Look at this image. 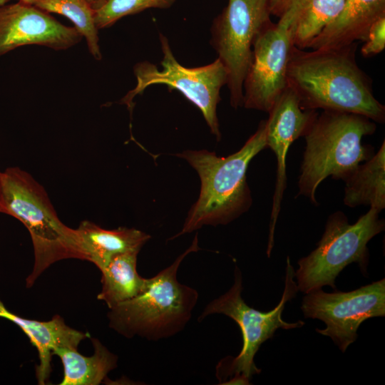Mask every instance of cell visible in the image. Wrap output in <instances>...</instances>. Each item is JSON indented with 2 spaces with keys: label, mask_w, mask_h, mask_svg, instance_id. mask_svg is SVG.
Returning <instances> with one entry per match:
<instances>
[{
  "label": "cell",
  "mask_w": 385,
  "mask_h": 385,
  "mask_svg": "<svg viewBox=\"0 0 385 385\" xmlns=\"http://www.w3.org/2000/svg\"><path fill=\"white\" fill-rule=\"evenodd\" d=\"M357 42L306 51L292 47L287 86L304 110L355 113L375 123L385 121V106L374 96L371 78L356 61Z\"/></svg>",
  "instance_id": "1"
},
{
  "label": "cell",
  "mask_w": 385,
  "mask_h": 385,
  "mask_svg": "<svg viewBox=\"0 0 385 385\" xmlns=\"http://www.w3.org/2000/svg\"><path fill=\"white\" fill-rule=\"evenodd\" d=\"M265 148L266 120H262L241 149L227 157H218L206 150L176 154L196 170L201 189L183 229L173 237L205 225L227 224L247 210L252 198L246 180L247 169L252 159Z\"/></svg>",
  "instance_id": "2"
},
{
  "label": "cell",
  "mask_w": 385,
  "mask_h": 385,
  "mask_svg": "<svg viewBox=\"0 0 385 385\" xmlns=\"http://www.w3.org/2000/svg\"><path fill=\"white\" fill-rule=\"evenodd\" d=\"M376 130V123L355 113L323 111L304 135L306 146L298 180V194L317 205L315 193L329 176L345 180L374 154L361 143Z\"/></svg>",
  "instance_id": "3"
},
{
  "label": "cell",
  "mask_w": 385,
  "mask_h": 385,
  "mask_svg": "<svg viewBox=\"0 0 385 385\" xmlns=\"http://www.w3.org/2000/svg\"><path fill=\"white\" fill-rule=\"evenodd\" d=\"M199 250L195 235L191 246L169 267L148 278L138 296L110 309L109 327L127 338L138 336L148 340L170 337L189 322L197 299V292L177 279L183 260Z\"/></svg>",
  "instance_id": "4"
},
{
  "label": "cell",
  "mask_w": 385,
  "mask_h": 385,
  "mask_svg": "<svg viewBox=\"0 0 385 385\" xmlns=\"http://www.w3.org/2000/svg\"><path fill=\"white\" fill-rule=\"evenodd\" d=\"M3 211L29 230L34 249V265L27 287L52 264L64 259L84 260L76 229L64 225L44 188L26 171L9 168L2 172Z\"/></svg>",
  "instance_id": "5"
},
{
  "label": "cell",
  "mask_w": 385,
  "mask_h": 385,
  "mask_svg": "<svg viewBox=\"0 0 385 385\" xmlns=\"http://www.w3.org/2000/svg\"><path fill=\"white\" fill-rule=\"evenodd\" d=\"M294 277V270L287 257L285 286L281 300L273 309L263 312L249 307L243 300L242 274L236 267L232 287L205 307L200 321L210 314H222L238 324L242 334L243 345L240 354L233 358L224 359L217 367V376L220 381L230 377L222 384H249L252 375L261 371L254 362L260 346L272 338L277 329H291L304 324L301 320L290 323L282 318L285 304L299 291Z\"/></svg>",
  "instance_id": "6"
},
{
  "label": "cell",
  "mask_w": 385,
  "mask_h": 385,
  "mask_svg": "<svg viewBox=\"0 0 385 385\" xmlns=\"http://www.w3.org/2000/svg\"><path fill=\"white\" fill-rule=\"evenodd\" d=\"M374 208L361 216L354 224L341 211L332 214L317 247L298 261L294 272L298 290L305 294L330 286L348 265L356 262L366 272L369 261L367 243L384 230V220Z\"/></svg>",
  "instance_id": "7"
},
{
  "label": "cell",
  "mask_w": 385,
  "mask_h": 385,
  "mask_svg": "<svg viewBox=\"0 0 385 385\" xmlns=\"http://www.w3.org/2000/svg\"><path fill=\"white\" fill-rule=\"evenodd\" d=\"M270 0H228L211 27V43L227 71L231 106L243 105V82L257 35L271 24Z\"/></svg>",
  "instance_id": "8"
},
{
  "label": "cell",
  "mask_w": 385,
  "mask_h": 385,
  "mask_svg": "<svg viewBox=\"0 0 385 385\" xmlns=\"http://www.w3.org/2000/svg\"><path fill=\"white\" fill-rule=\"evenodd\" d=\"M160 41L163 52L162 70L148 61L135 65L137 85L124 97L123 103L130 107L133 98L147 87L155 84L167 85L179 91L200 110L212 133L220 140L221 133L217 106L221 100V88L227 83L225 68L218 58L206 66L185 67L174 56L168 38L160 34Z\"/></svg>",
  "instance_id": "9"
},
{
  "label": "cell",
  "mask_w": 385,
  "mask_h": 385,
  "mask_svg": "<svg viewBox=\"0 0 385 385\" xmlns=\"http://www.w3.org/2000/svg\"><path fill=\"white\" fill-rule=\"evenodd\" d=\"M300 0H295L277 23L256 37L243 82V106L268 113L287 86V69L293 44V24Z\"/></svg>",
  "instance_id": "10"
},
{
  "label": "cell",
  "mask_w": 385,
  "mask_h": 385,
  "mask_svg": "<svg viewBox=\"0 0 385 385\" xmlns=\"http://www.w3.org/2000/svg\"><path fill=\"white\" fill-rule=\"evenodd\" d=\"M301 309L304 317L324 322L326 328L316 331L330 337L344 352L356 341L364 321L385 316V279L346 292H310L304 297Z\"/></svg>",
  "instance_id": "11"
},
{
  "label": "cell",
  "mask_w": 385,
  "mask_h": 385,
  "mask_svg": "<svg viewBox=\"0 0 385 385\" xmlns=\"http://www.w3.org/2000/svg\"><path fill=\"white\" fill-rule=\"evenodd\" d=\"M266 120L267 148L274 152L277 158V176L273 195L267 249L270 255L274 245V233L284 192L287 188L286 158L292 143L304 136L318 115L315 110H304L300 107L295 92L287 86L268 112Z\"/></svg>",
  "instance_id": "12"
},
{
  "label": "cell",
  "mask_w": 385,
  "mask_h": 385,
  "mask_svg": "<svg viewBox=\"0 0 385 385\" xmlns=\"http://www.w3.org/2000/svg\"><path fill=\"white\" fill-rule=\"evenodd\" d=\"M82 36L35 6L19 0L0 6V56L27 45L66 50Z\"/></svg>",
  "instance_id": "13"
},
{
  "label": "cell",
  "mask_w": 385,
  "mask_h": 385,
  "mask_svg": "<svg viewBox=\"0 0 385 385\" xmlns=\"http://www.w3.org/2000/svg\"><path fill=\"white\" fill-rule=\"evenodd\" d=\"M0 318L16 324L36 347L39 364L36 367L38 384L44 385L51 372V359L54 350L59 348L78 349L80 342L89 337L87 332L76 330L66 325L63 319L55 315L48 321L24 318L11 312L0 299Z\"/></svg>",
  "instance_id": "14"
},
{
  "label": "cell",
  "mask_w": 385,
  "mask_h": 385,
  "mask_svg": "<svg viewBox=\"0 0 385 385\" xmlns=\"http://www.w3.org/2000/svg\"><path fill=\"white\" fill-rule=\"evenodd\" d=\"M385 16V0H345L339 16L312 41V49L364 41L371 24Z\"/></svg>",
  "instance_id": "15"
},
{
  "label": "cell",
  "mask_w": 385,
  "mask_h": 385,
  "mask_svg": "<svg viewBox=\"0 0 385 385\" xmlns=\"http://www.w3.org/2000/svg\"><path fill=\"white\" fill-rule=\"evenodd\" d=\"M84 260L100 271L115 256L130 251L140 252L150 236L134 228L103 229L90 221H83L76 229Z\"/></svg>",
  "instance_id": "16"
},
{
  "label": "cell",
  "mask_w": 385,
  "mask_h": 385,
  "mask_svg": "<svg viewBox=\"0 0 385 385\" xmlns=\"http://www.w3.org/2000/svg\"><path fill=\"white\" fill-rule=\"evenodd\" d=\"M344 203L350 207L385 208V142L371 158L359 164L344 180Z\"/></svg>",
  "instance_id": "17"
},
{
  "label": "cell",
  "mask_w": 385,
  "mask_h": 385,
  "mask_svg": "<svg viewBox=\"0 0 385 385\" xmlns=\"http://www.w3.org/2000/svg\"><path fill=\"white\" fill-rule=\"evenodd\" d=\"M94 348L90 356L82 355L78 349L59 348L53 351L63 367L61 385H98L108 374L117 367L118 356L111 352L97 339H91Z\"/></svg>",
  "instance_id": "18"
},
{
  "label": "cell",
  "mask_w": 385,
  "mask_h": 385,
  "mask_svg": "<svg viewBox=\"0 0 385 385\" xmlns=\"http://www.w3.org/2000/svg\"><path fill=\"white\" fill-rule=\"evenodd\" d=\"M138 251H130L113 257L101 272V291L97 298L108 309L140 294L145 288L148 278L137 272Z\"/></svg>",
  "instance_id": "19"
},
{
  "label": "cell",
  "mask_w": 385,
  "mask_h": 385,
  "mask_svg": "<svg viewBox=\"0 0 385 385\" xmlns=\"http://www.w3.org/2000/svg\"><path fill=\"white\" fill-rule=\"evenodd\" d=\"M345 0H300L293 24V44L306 49L342 12Z\"/></svg>",
  "instance_id": "20"
},
{
  "label": "cell",
  "mask_w": 385,
  "mask_h": 385,
  "mask_svg": "<svg viewBox=\"0 0 385 385\" xmlns=\"http://www.w3.org/2000/svg\"><path fill=\"white\" fill-rule=\"evenodd\" d=\"M47 12L68 19L73 27L84 37L88 49L97 61L102 58L98 28L94 21V9L87 0H29L24 1Z\"/></svg>",
  "instance_id": "21"
},
{
  "label": "cell",
  "mask_w": 385,
  "mask_h": 385,
  "mask_svg": "<svg viewBox=\"0 0 385 385\" xmlns=\"http://www.w3.org/2000/svg\"><path fill=\"white\" fill-rule=\"evenodd\" d=\"M176 0H106L94 10L98 29L113 26L126 16L136 14L148 9H169Z\"/></svg>",
  "instance_id": "22"
},
{
  "label": "cell",
  "mask_w": 385,
  "mask_h": 385,
  "mask_svg": "<svg viewBox=\"0 0 385 385\" xmlns=\"http://www.w3.org/2000/svg\"><path fill=\"white\" fill-rule=\"evenodd\" d=\"M361 53L364 57H371L385 48V16L374 22L369 29Z\"/></svg>",
  "instance_id": "23"
},
{
  "label": "cell",
  "mask_w": 385,
  "mask_h": 385,
  "mask_svg": "<svg viewBox=\"0 0 385 385\" xmlns=\"http://www.w3.org/2000/svg\"><path fill=\"white\" fill-rule=\"evenodd\" d=\"M295 0H270L271 14L280 18Z\"/></svg>",
  "instance_id": "24"
},
{
  "label": "cell",
  "mask_w": 385,
  "mask_h": 385,
  "mask_svg": "<svg viewBox=\"0 0 385 385\" xmlns=\"http://www.w3.org/2000/svg\"><path fill=\"white\" fill-rule=\"evenodd\" d=\"M3 211V180L2 172H0V212Z\"/></svg>",
  "instance_id": "25"
},
{
  "label": "cell",
  "mask_w": 385,
  "mask_h": 385,
  "mask_svg": "<svg viewBox=\"0 0 385 385\" xmlns=\"http://www.w3.org/2000/svg\"><path fill=\"white\" fill-rule=\"evenodd\" d=\"M105 1L106 0H87L94 10L98 9Z\"/></svg>",
  "instance_id": "26"
},
{
  "label": "cell",
  "mask_w": 385,
  "mask_h": 385,
  "mask_svg": "<svg viewBox=\"0 0 385 385\" xmlns=\"http://www.w3.org/2000/svg\"><path fill=\"white\" fill-rule=\"evenodd\" d=\"M11 0H0V6L8 4Z\"/></svg>",
  "instance_id": "27"
},
{
  "label": "cell",
  "mask_w": 385,
  "mask_h": 385,
  "mask_svg": "<svg viewBox=\"0 0 385 385\" xmlns=\"http://www.w3.org/2000/svg\"><path fill=\"white\" fill-rule=\"evenodd\" d=\"M20 1H29V0H20Z\"/></svg>",
  "instance_id": "28"
}]
</instances>
